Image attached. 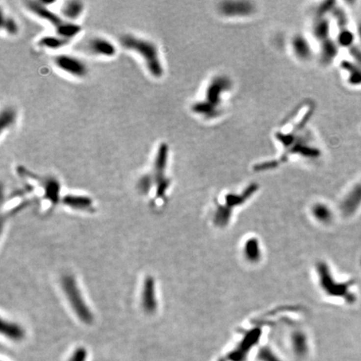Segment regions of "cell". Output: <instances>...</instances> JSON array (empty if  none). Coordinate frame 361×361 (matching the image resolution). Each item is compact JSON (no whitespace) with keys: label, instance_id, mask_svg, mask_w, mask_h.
Here are the masks:
<instances>
[{"label":"cell","instance_id":"cell-1","mask_svg":"<svg viewBox=\"0 0 361 361\" xmlns=\"http://www.w3.org/2000/svg\"><path fill=\"white\" fill-rule=\"evenodd\" d=\"M120 41L123 48L134 51L142 58L147 71L153 78L160 79L164 75L163 65L157 46L153 41L130 34L122 35Z\"/></svg>","mask_w":361,"mask_h":361},{"label":"cell","instance_id":"cell-2","mask_svg":"<svg viewBox=\"0 0 361 361\" xmlns=\"http://www.w3.org/2000/svg\"><path fill=\"white\" fill-rule=\"evenodd\" d=\"M62 284L63 288L77 316L85 324H90L93 320V316L85 305L84 299H82L75 280L71 277H65L63 280Z\"/></svg>","mask_w":361,"mask_h":361},{"label":"cell","instance_id":"cell-3","mask_svg":"<svg viewBox=\"0 0 361 361\" xmlns=\"http://www.w3.org/2000/svg\"><path fill=\"white\" fill-rule=\"evenodd\" d=\"M168 154V146L165 143L160 145L155 155L153 174L156 185V194L159 197H161L168 187V180L164 174L167 168Z\"/></svg>","mask_w":361,"mask_h":361},{"label":"cell","instance_id":"cell-4","mask_svg":"<svg viewBox=\"0 0 361 361\" xmlns=\"http://www.w3.org/2000/svg\"><path fill=\"white\" fill-rule=\"evenodd\" d=\"M54 65L60 71L76 78H84L88 74V66L81 59L70 54L54 57Z\"/></svg>","mask_w":361,"mask_h":361},{"label":"cell","instance_id":"cell-5","mask_svg":"<svg viewBox=\"0 0 361 361\" xmlns=\"http://www.w3.org/2000/svg\"><path fill=\"white\" fill-rule=\"evenodd\" d=\"M26 8L35 16L45 20L54 26V29L58 28L65 20L59 15L52 11L49 6L45 5L42 1H28L26 2Z\"/></svg>","mask_w":361,"mask_h":361},{"label":"cell","instance_id":"cell-6","mask_svg":"<svg viewBox=\"0 0 361 361\" xmlns=\"http://www.w3.org/2000/svg\"><path fill=\"white\" fill-rule=\"evenodd\" d=\"M85 48L90 54L96 56L111 58L116 54V45L110 40L102 37H93L88 40Z\"/></svg>","mask_w":361,"mask_h":361},{"label":"cell","instance_id":"cell-7","mask_svg":"<svg viewBox=\"0 0 361 361\" xmlns=\"http://www.w3.org/2000/svg\"><path fill=\"white\" fill-rule=\"evenodd\" d=\"M361 205V182L356 184L349 194L344 198L342 204V210L346 215H351Z\"/></svg>","mask_w":361,"mask_h":361},{"label":"cell","instance_id":"cell-8","mask_svg":"<svg viewBox=\"0 0 361 361\" xmlns=\"http://www.w3.org/2000/svg\"><path fill=\"white\" fill-rule=\"evenodd\" d=\"M142 305H143L145 310L148 313H153L156 309L155 283L152 278H147L145 281Z\"/></svg>","mask_w":361,"mask_h":361},{"label":"cell","instance_id":"cell-9","mask_svg":"<svg viewBox=\"0 0 361 361\" xmlns=\"http://www.w3.org/2000/svg\"><path fill=\"white\" fill-rule=\"evenodd\" d=\"M85 9V5L81 1L79 0H69L65 1L63 3L60 12L61 15L65 19H67L68 21L73 22L74 20H77L80 17L82 13Z\"/></svg>","mask_w":361,"mask_h":361},{"label":"cell","instance_id":"cell-10","mask_svg":"<svg viewBox=\"0 0 361 361\" xmlns=\"http://www.w3.org/2000/svg\"><path fill=\"white\" fill-rule=\"evenodd\" d=\"M70 40L64 39L59 35H45L40 38L38 41V45L40 48L48 49V50H59L65 45H67Z\"/></svg>","mask_w":361,"mask_h":361},{"label":"cell","instance_id":"cell-11","mask_svg":"<svg viewBox=\"0 0 361 361\" xmlns=\"http://www.w3.org/2000/svg\"><path fill=\"white\" fill-rule=\"evenodd\" d=\"M80 31H81L80 26L68 20L64 21L58 28H55L57 35L68 40H71L74 37L77 36Z\"/></svg>","mask_w":361,"mask_h":361},{"label":"cell","instance_id":"cell-12","mask_svg":"<svg viewBox=\"0 0 361 361\" xmlns=\"http://www.w3.org/2000/svg\"><path fill=\"white\" fill-rule=\"evenodd\" d=\"M1 332L7 338L14 341H20L25 337V331L20 325L9 322H2Z\"/></svg>","mask_w":361,"mask_h":361},{"label":"cell","instance_id":"cell-13","mask_svg":"<svg viewBox=\"0 0 361 361\" xmlns=\"http://www.w3.org/2000/svg\"><path fill=\"white\" fill-rule=\"evenodd\" d=\"M44 189L45 197L51 201V203H55L59 202V181L54 178H47L44 180Z\"/></svg>","mask_w":361,"mask_h":361},{"label":"cell","instance_id":"cell-14","mask_svg":"<svg viewBox=\"0 0 361 361\" xmlns=\"http://www.w3.org/2000/svg\"><path fill=\"white\" fill-rule=\"evenodd\" d=\"M17 120V112L11 106H8L2 110L0 116V127L1 131L9 129L13 127Z\"/></svg>","mask_w":361,"mask_h":361},{"label":"cell","instance_id":"cell-15","mask_svg":"<svg viewBox=\"0 0 361 361\" xmlns=\"http://www.w3.org/2000/svg\"><path fill=\"white\" fill-rule=\"evenodd\" d=\"M63 203L68 205L75 207V208L79 209H88L91 206V200L87 197H83V196H66Z\"/></svg>","mask_w":361,"mask_h":361},{"label":"cell","instance_id":"cell-16","mask_svg":"<svg viewBox=\"0 0 361 361\" xmlns=\"http://www.w3.org/2000/svg\"><path fill=\"white\" fill-rule=\"evenodd\" d=\"M293 352L299 357H304L307 355L308 343L306 337L303 334H295L292 338Z\"/></svg>","mask_w":361,"mask_h":361},{"label":"cell","instance_id":"cell-17","mask_svg":"<svg viewBox=\"0 0 361 361\" xmlns=\"http://www.w3.org/2000/svg\"><path fill=\"white\" fill-rule=\"evenodd\" d=\"M1 28L9 35H15L19 33V26L14 19L7 16L1 10Z\"/></svg>","mask_w":361,"mask_h":361},{"label":"cell","instance_id":"cell-18","mask_svg":"<svg viewBox=\"0 0 361 361\" xmlns=\"http://www.w3.org/2000/svg\"><path fill=\"white\" fill-rule=\"evenodd\" d=\"M155 183L154 178L152 174H147L142 177L140 179L138 182V188L142 193H147L149 192L150 190L152 189V186L153 184Z\"/></svg>","mask_w":361,"mask_h":361},{"label":"cell","instance_id":"cell-19","mask_svg":"<svg viewBox=\"0 0 361 361\" xmlns=\"http://www.w3.org/2000/svg\"><path fill=\"white\" fill-rule=\"evenodd\" d=\"M87 358L88 352L86 349L84 347H79L72 353V355L69 359V361H87Z\"/></svg>","mask_w":361,"mask_h":361},{"label":"cell","instance_id":"cell-20","mask_svg":"<svg viewBox=\"0 0 361 361\" xmlns=\"http://www.w3.org/2000/svg\"><path fill=\"white\" fill-rule=\"evenodd\" d=\"M354 39H355V35L349 30H345V31L340 33V35L338 38L340 44L343 45H346V46H350V45H352Z\"/></svg>","mask_w":361,"mask_h":361},{"label":"cell","instance_id":"cell-21","mask_svg":"<svg viewBox=\"0 0 361 361\" xmlns=\"http://www.w3.org/2000/svg\"><path fill=\"white\" fill-rule=\"evenodd\" d=\"M260 361H280L278 356H275V354L272 352L270 350L265 349L262 350L259 354Z\"/></svg>","mask_w":361,"mask_h":361},{"label":"cell","instance_id":"cell-22","mask_svg":"<svg viewBox=\"0 0 361 361\" xmlns=\"http://www.w3.org/2000/svg\"><path fill=\"white\" fill-rule=\"evenodd\" d=\"M357 32H358L359 38H360V40L361 41V21L359 24L358 27H357Z\"/></svg>","mask_w":361,"mask_h":361}]
</instances>
